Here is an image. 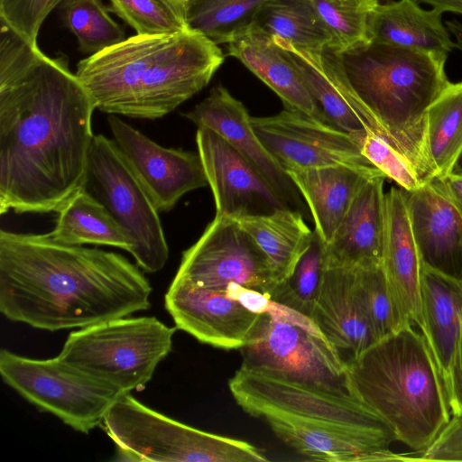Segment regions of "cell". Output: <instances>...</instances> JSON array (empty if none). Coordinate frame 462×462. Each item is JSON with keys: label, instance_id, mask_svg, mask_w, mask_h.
I'll return each instance as SVG.
<instances>
[{"label": "cell", "instance_id": "1", "mask_svg": "<svg viewBox=\"0 0 462 462\" xmlns=\"http://www.w3.org/2000/svg\"><path fill=\"white\" fill-rule=\"evenodd\" d=\"M95 104L64 56L19 43L0 59V214L58 212L83 189Z\"/></svg>", "mask_w": 462, "mask_h": 462}, {"label": "cell", "instance_id": "2", "mask_svg": "<svg viewBox=\"0 0 462 462\" xmlns=\"http://www.w3.org/2000/svg\"><path fill=\"white\" fill-rule=\"evenodd\" d=\"M152 291L120 254L65 245L50 233L0 231V311L11 321L82 328L149 309Z\"/></svg>", "mask_w": 462, "mask_h": 462}, {"label": "cell", "instance_id": "3", "mask_svg": "<svg viewBox=\"0 0 462 462\" xmlns=\"http://www.w3.org/2000/svg\"><path fill=\"white\" fill-rule=\"evenodd\" d=\"M236 404L298 454L317 461L399 460L390 425L346 385L292 379L241 364L228 380Z\"/></svg>", "mask_w": 462, "mask_h": 462}, {"label": "cell", "instance_id": "4", "mask_svg": "<svg viewBox=\"0 0 462 462\" xmlns=\"http://www.w3.org/2000/svg\"><path fill=\"white\" fill-rule=\"evenodd\" d=\"M223 60L216 43L188 29L131 36L80 60L76 76L96 109L153 120L204 88Z\"/></svg>", "mask_w": 462, "mask_h": 462}, {"label": "cell", "instance_id": "5", "mask_svg": "<svg viewBox=\"0 0 462 462\" xmlns=\"http://www.w3.org/2000/svg\"><path fill=\"white\" fill-rule=\"evenodd\" d=\"M337 55L374 133L404 156L423 180L436 177L427 149L426 116L449 83L444 69L448 56L375 42Z\"/></svg>", "mask_w": 462, "mask_h": 462}, {"label": "cell", "instance_id": "6", "mask_svg": "<svg viewBox=\"0 0 462 462\" xmlns=\"http://www.w3.org/2000/svg\"><path fill=\"white\" fill-rule=\"evenodd\" d=\"M345 384L414 452L450 420L445 383L423 334L412 325L375 342L346 364Z\"/></svg>", "mask_w": 462, "mask_h": 462}, {"label": "cell", "instance_id": "7", "mask_svg": "<svg viewBox=\"0 0 462 462\" xmlns=\"http://www.w3.org/2000/svg\"><path fill=\"white\" fill-rule=\"evenodd\" d=\"M102 427L116 446V460L133 462H263L251 443L203 431L167 417L125 394L106 412Z\"/></svg>", "mask_w": 462, "mask_h": 462}, {"label": "cell", "instance_id": "8", "mask_svg": "<svg viewBox=\"0 0 462 462\" xmlns=\"http://www.w3.org/2000/svg\"><path fill=\"white\" fill-rule=\"evenodd\" d=\"M176 329L155 317L113 319L69 333L58 357L130 393L152 378Z\"/></svg>", "mask_w": 462, "mask_h": 462}, {"label": "cell", "instance_id": "9", "mask_svg": "<svg viewBox=\"0 0 462 462\" xmlns=\"http://www.w3.org/2000/svg\"><path fill=\"white\" fill-rule=\"evenodd\" d=\"M0 374L24 400L84 434L102 425L109 409L126 394L58 356L34 359L3 348Z\"/></svg>", "mask_w": 462, "mask_h": 462}, {"label": "cell", "instance_id": "10", "mask_svg": "<svg viewBox=\"0 0 462 462\" xmlns=\"http://www.w3.org/2000/svg\"><path fill=\"white\" fill-rule=\"evenodd\" d=\"M83 189L112 214L133 242L131 253L145 273L162 270L169 258L159 211L116 142L95 134Z\"/></svg>", "mask_w": 462, "mask_h": 462}, {"label": "cell", "instance_id": "11", "mask_svg": "<svg viewBox=\"0 0 462 462\" xmlns=\"http://www.w3.org/2000/svg\"><path fill=\"white\" fill-rule=\"evenodd\" d=\"M176 277L210 290L236 283L271 296L278 283L265 254L238 223L215 216L182 253Z\"/></svg>", "mask_w": 462, "mask_h": 462}, {"label": "cell", "instance_id": "12", "mask_svg": "<svg viewBox=\"0 0 462 462\" xmlns=\"http://www.w3.org/2000/svg\"><path fill=\"white\" fill-rule=\"evenodd\" d=\"M242 364L296 380L346 385L340 350L325 337L293 323L263 314L240 349Z\"/></svg>", "mask_w": 462, "mask_h": 462}, {"label": "cell", "instance_id": "13", "mask_svg": "<svg viewBox=\"0 0 462 462\" xmlns=\"http://www.w3.org/2000/svg\"><path fill=\"white\" fill-rule=\"evenodd\" d=\"M252 125L285 171L330 165L374 166L361 152L358 138L301 111L251 116Z\"/></svg>", "mask_w": 462, "mask_h": 462}, {"label": "cell", "instance_id": "14", "mask_svg": "<svg viewBox=\"0 0 462 462\" xmlns=\"http://www.w3.org/2000/svg\"><path fill=\"white\" fill-rule=\"evenodd\" d=\"M114 141L159 212L208 185L198 152L165 148L116 116L107 119Z\"/></svg>", "mask_w": 462, "mask_h": 462}, {"label": "cell", "instance_id": "15", "mask_svg": "<svg viewBox=\"0 0 462 462\" xmlns=\"http://www.w3.org/2000/svg\"><path fill=\"white\" fill-rule=\"evenodd\" d=\"M196 143L217 216L236 220L289 208L254 166L217 132L198 127Z\"/></svg>", "mask_w": 462, "mask_h": 462}, {"label": "cell", "instance_id": "16", "mask_svg": "<svg viewBox=\"0 0 462 462\" xmlns=\"http://www.w3.org/2000/svg\"><path fill=\"white\" fill-rule=\"evenodd\" d=\"M164 305L178 329L225 350L241 349L263 315L245 309L225 291L202 288L176 276Z\"/></svg>", "mask_w": 462, "mask_h": 462}, {"label": "cell", "instance_id": "17", "mask_svg": "<svg viewBox=\"0 0 462 462\" xmlns=\"http://www.w3.org/2000/svg\"><path fill=\"white\" fill-rule=\"evenodd\" d=\"M405 199L421 262L457 281L462 279V208L442 180H424Z\"/></svg>", "mask_w": 462, "mask_h": 462}, {"label": "cell", "instance_id": "18", "mask_svg": "<svg viewBox=\"0 0 462 462\" xmlns=\"http://www.w3.org/2000/svg\"><path fill=\"white\" fill-rule=\"evenodd\" d=\"M182 116L198 127H208L224 137L254 166L289 208L306 212L301 195L256 134L248 111L226 88L223 86L213 88L206 98Z\"/></svg>", "mask_w": 462, "mask_h": 462}, {"label": "cell", "instance_id": "19", "mask_svg": "<svg viewBox=\"0 0 462 462\" xmlns=\"http://www.w3.org/2000/svg\"><path fill=\"white\" fill-rule=\"evenodd\" d=\"M385 178L372 177L357 191L333 237L323 244V267L382 264L386 222Z\"/></svg>", "mask_w": 462, "mask_h": 462}, {"label": "cell", "instance_id": "20", "mask_svg": "<svg viewBox=\"0 0 462 462\" xmlns=\"http://www.w3.org/2000/svg\"><path fill=\"white\" fill-rule=\"evenodd\" d=\"M272 40L297 69L330 124L357 137L374 132L370 116L346 80L336 50L306 51Z\"/></svg>", "mask_w": 462, "mask_h": 462}, {"label": "cell", "instance_id": "21", "mask_svg": "<svg viewBox=\"0 0 462 462\" xmlns=\"http://www.w3.org/2000/svg\"><path fill=\"white\" fill-rule=\"evenodd\" d=\"M385 236L382 267L404 322L423 326L420 303L421 258L408 215L404 190L385 193Z\"/></svg>", "mask_w": 462, "mask_h": 462}, {"label": "cell", "instance_id": "22", "mask_svg": "<svg viewBox=\"0 0 462 462\" xmlns=\"http://www.w3.org/2000/svg\"><path fill=\"white\" fill-rule=\"evenodd\" d=\"M311 319L339 350L357 357L376 342L356 291V268L323 267Z\"/></svg>", "mask_w": 462, "mask_h": 462}, {"label": "cell", "instance_id": "23", "mask_svg": "<svg viewBox=\"0 0 462 462\" xmlns=\"http://www.w3.org/2000/svg\"><path fill=\"white\" fill-rule=\"evenodd\" d=\"M286 172L305 200L315 232L324 245L333 237L360 188L370 178L384 175L374 166L342 164Z\"/></svg>", "mask_w": 462, "mask_h": 462}, {"label": "cell", "instance_id": "24", "mask_svg": "<svg viewBox=\"0 0 462 462\" xmlns=\"http://www.w3.org/2000/svg\"><path fill=\"white\" fill-rule=\"evenodd\" d=\"M227 44L228 54L273 90L284 107L328 122L297 69L272 38L252 26Z\"/></svg>", "mask_w": 462, "mask_h": 462}, {"label": "cell", "instance_id": "25", "mask_svg": "<svg viewBox=\"0 0 462 462\" xmlns=\"http://www.w3.org/2000/svg\"><path fill=\"white\" fill-rule=\"evenodd\" d=\"M441 14L434 8L422 9L417 0L378 4L369 17V42L448 56L456 46Z\"/></svg>", "mask_w": 462, "mask_h": 462}, {"label": "cell", "instance_id": "26", "mask_svg": "<svg viewBox=\"0 0 462 462\" xmlns=\"http://www.w3.org/2000/svg\"><path fill=\"white\" fill-rule=\"evenodd\" d=\"M420 329L445 382L462 327V286L460 282L422 263Z\"/></svg>", "mask_w": 462, "mask_h": 462}, {"label": "cell", "instance_id": "27", "mask_svg": "<svg viewBox=\"0 0 462 462\" xmlns=\"http://www.w3.org/2000/svg\"><path fill=\"white\" fill-rule=\"evenodd\" d=\"M236 221L265 254L278 285L292 275L315 236L302 213L290 208L245 216Z\"/></svg>", "mask_w": 462, "mask_h": 462}, {"label": "cell", "instance_id": "28", "mask_svg": "<svg viewBox=\"0 0 462 462\" xmlns=\"http://www.w3.org/2000/svg\"><path fill=\"white\" fill-rule=\"evenodd\" d=\"M50 232L60 243L118 247L132 253L134 245L108 209L86 189L76 192L57 212Z\"/></svg>", "mask_w": 462, "mask_h": 462}, {"label": "cell", "instance_id": "29", "mask_svg": "<svg viewBox=\"0 0 462 462\" xmlns=\"http://www.w3.org/2000/svg\"><path fill=\"white\" fill-rule=\"evenodd\" d=\"M253 26L272 39L306 51H320L332 43L310 0H266Z\"/></svg>", "mask_w": 462, "mask_h": 462}, {"label": "cell", "instance_id": "30", "mask_svg": "<svg viewBox=\"0 0 462 462\" xmlns=\"http://www.w3.org/2000/svg\"><path fill=\"white\" fill-rule=\"evenodd\" d=\"M426 140L436 177L448 175L462 149V81L449 82L428 108Z\"/></svg>", "mask_w": 462, "mask_h": 462}, {"label": "cell", "instance_id": "31", "mask_svg": "<svg viewBox=\"0 0 462 462\" xmlns=\"http://www.w3.org/2000/svg\"><path fill=\"white\" fill-rule=\"evenodd\" d=\"M266 0H184L183 16L189 30L217 45L229 43L254 24Z\"/></svg>", "mask_w": 462, "mask_h": 462}, {"label": "cell", "instance_id": "32", "mask_svg": "<svg viewBox=\"0 0 462 462\" xmlns=\"http://www.w3.org/2000/svg\"><path fill=\"white\" fill-rule=\"evenodd\" d=\"M108 11L101 0H66L60 5L61 19L81 52L93 55L125 40L124 29Z\"/></svg>", "mask_w": 462, "mask_h": 462}, {"label": "cell", "instance_id": "33", "mask_svg": "<svg viewBox=\"0 0 462 462\" xmlns=\"http://www.w3.org/2000/svg\"><path fill=\"white\" fill-rule=\"evenodd\" d=\"M332 38L331 48L343 52L369 42L368 22L375 0H310Z\"/></svg>", "mask_w": 462, "mask_h": 462}, {"label": "cell", "instance_id": "34", "mask_svg": "<svg viewBox=\"0 0 462 462\" xmlns=\"http://www.w3.org/2000/svg\"><path fill=\"white\" fill-rule=\"evenodd\" d=\"M356 291L376 342L409 326L391 295L382 264L356 268Z\"/></svg>", "mask_w": 462, "mask_h": 462}, {"label": "cell", "instance_id": "35", "mask_svg": "<svg viewBox=\"0 0 462 462\" xmlns=\"http://www.w3.org/2000/svg\"><path fill=\"white\" fill-rule=\"evenodd\" d=\"M322 271L323 243L315 232L310 246L300 259L292 275L279 284L270 298L310 318Z\"/></svg>", "mask_w": 462, "mask_h": 462}, {"label": "cell", "instance_id": "36", "mask_svg": "<svg viewBox=\"0 0 462 462\" xmlns=\"http://www.w3.org/2000/svg\"><path fill=\"white\" fill-rule=\"evenodd\" d=\"M116 13L137 34L156 35L188 30L184 18L164 0H110Z\"/></svg>", "mask_w": 462, "mask_h": 462}, {"label": "cell", "instance_id": "37", "mask_svg": "<svg viewBox=\"0 0 462 462\" xmlns=\"http://www.w3.org/2000/svg\"><path fill=\"white\" fill-rule=\"evenodd\" d=\"M359 143L362 154L403 190H415L424 182L415 167L374 132H368Z\"/></svg>", "mask_w": 462, "mask_h": 462}, {"label": "cell", "instance_id": "38", "mask_svg": "<svg viewBox=\"0 0 462 462\" xmlns=\"http://www.w3.org/2000/svg\"><path fill=\"white\" fill-rule=\"evenodd\" d=\"M66 0H0L1 22L34 47L47 15Z\"/></svg>", "mask_w": 462, "mask_h": 462}, {"label": "cell", "instance_id": "39", "mask_svg": "<svg viewBox=\"0 0 462 462\" xmlns=\"http://www.w3.org/2000/svg\"><path fill=\"white\" fill-rule=\"evenodd\" d=\"M225 291L228 297L237 300L254 313L267 314L274 319L298 325L315 335L325 337L311 318L273 300L259 291L236 283H230Z\"/></svg>", "mask_w": 462, "mask_h": 462}, {"label": "cell", "instance_id": "40", "mask_svg": "<svg viewBox=\"0 0 462 462\" xmlns=\"http://www.w3.org/2000/svg\"><path fill=\"white\" fill-rule=\"evenodd\" d=\"M415 460L462 461V414L453 416Z\"/></svg>", "mask_w": 462, "mask_h": 462}, {"label": "cell", "instance_id": "41", "mask_svg": "<svg viewBox=\"0 0 462 462\" xmlns=\"http://www.w3.org/2000/svg\"><path fill=\"white\" fill-rule=\"evenodd\" d=\"M453 416L462 414V327L448 376L444 382Z\"/></svg>", "mask_w": 462, "mask_h": 462}, {"label": "cell", "instance_id": "42", "mask_svg": "<svg viewBox=\"0 0 462 462\" xmlns=\"http://www.w3.org/2000/svg\"><path fill=\"white\" fill-rule=\"evenodd\" d=\"M440 179L448 193L462 208V176L448 174Z\"/></svg>", "mask_w": 462, "mask_h": 462}, {"label": "cell", "instance_id": "43", "mask_svg": "<svg viewBox=\"0 0 462 462\" xmlns=\"http://www.w3.org/2000/svg\"><path fill=\"white\" fill-rule=\"evenodd\" d=\"M427 3L441 13L453 12L462 14V0H419Z\"/></svg>", "mask_w": 462, "mask_h": 462}, {"label": "cell", "instance_id": "44", "mask_svg": "<svg viewBox=\"0 0 462 462\" xmlns=\"http://www.w3.org/2000/svg\"><path fill=\"white\" fill-rule=\"evenodd\" d=\"M448 30L455 36V46L462 51V23L457 20L447 22Z\"/></svg>", "mask_w": 462, "mask_h": 462}, {"label": "cell", "instance_id": "45", "mask_svg": "<svg viewBox=\"0 0 462 462\" xmlns=\"http://www.w3.org/2000/svg\"><path fill=\"white\" fill-rule=\"evenodd\" d=\"M448 174L462 176V149L457 156Z\"/></svg>", "mask_w": 462, "mask_h": 462}, {"label": "cell", "instance_id": "46", "mask_svg": "<svg viewBox=\"0 0 462 462\" xmlns=\"http://www.w3.org/2000/svg\"><path fill=\"white\" fill-rule=\"evenodd\" d=\"M171 5L183 18L184 0H164Z\"/></svg>", "mask_w": 462, "mask_h": 462}, {"label": "cell", "instance_id": "47", "mask_svg": "<svg viewBox=\"0 0 462 462\" xmlns=\"http://www.w3.org/2000/svg\"><path fill=\"white\" fill-rule=\"evenodd\" d=\"M378 4H381V5H383V4H387L393 0H375Z\"/></svg>", "mask_w": 462, "mask_h": 462}, {"label": "cell", "instance_id": "48", "mask_svg": "<svg viewBox=\"0 0 462 462\" xmlns=\"http://www.w3.org/2000/svg\"><path fill=\"white\" fill-rule=\"evenodd\" d=\"M460 284H461V286H462V279H461V281H460Z\"/></svg>", "mask_w": 462, "mask_h": 462}]
</instances>
